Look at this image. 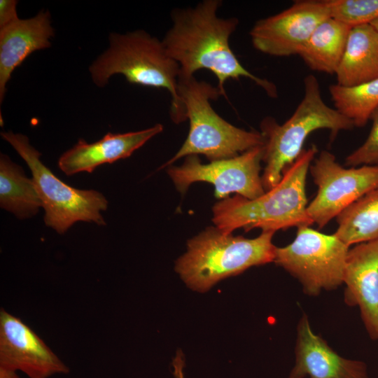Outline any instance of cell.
<instances>
[{
  "label": "cell",
  "mask_w": 378,
  "mask_h": 378,
  "mask_svg": "<svg viewBox=\"0 0 378 378\" xmlns=\"http://www.w3.org/2000/svg\"><path fill=\"white\" fill-rule=\"evenodd\" d=\"M317 152L315 145L304 149L284 171L278 184L260 197L249 200L235 195L216 202L212 208L216 227L232 234L239 228L275 232L314 224L307 213L306 179Z\"/></svg>",
  "instance_id": "obj_2"
},
{
  "label": "cell",
  "mask_w": 378,
  "mask_h": 378,
  "mask_svg": "<svg viewBox=\"0 0 378 378\" xmlns=\"http://www.w3.org/2000/svg\"><path fill=\"white\" fill-rule=\"evenodd\" d=\"M55 35L48 10L0 28V104L14 70L36 50L48 48Z\"/></svg>",
  "instance_id": "obj_16"
},
{
  "label": "cell",
  "mask_w": 378,
  "mask_h": 378,
  "mask_svg": "<svg viewBox=\"0 0 378 378\" xmlns=\"http://www.w3.org/2000/svg\"><path fill=\"white\" fill-rule=\"evenodd\" d=\"M304 89L302 99L285 122L278 124L271 117L261 122L260 132L265 140L261 178L265 191L278 184L284 171L304 150V143L311 133L326 129L334 138L339 132L354 127L349 118L325 103L315 76L308 75L304 78Z\"/></svg>",
  "instance_id": "obj_5"
},
{
  "label": "cell",
  "mask_w": 378,
  "mask_h": 378,
  "mask_svg": "<svg viewBox=\"0 0 378 378\" xmlns=\"http://www.w3.org/2000/svg\"><path fill=\"white\" fill-rule=\"evenodd\" d=\"M221 4L219 0H204L194 8L172 11V26L162 41L169 55L179 65V76L189 78L198 70H209L217 77V87L224 96L227 80L247 78L270 97H276L275 85L249 72L231 50L229 39L239 20L218 17Z\"/></svg>",
  "instance_id": "obj_1"
},
{
  "label": "cell",
  "mask_w": 378,
  "mask_h": 378,
  "mask_svg": "<svg viewBox=\"0 0 378 378\" xmlns=\"http://www.w3.org/2000/svg\"><path fill=\"white\" fill-rule=\"evenodd\" d=\"M330 16L350 27L378 18V0H326Z\"/></svg>",
  "instance_id": "obj_22"
},
{
  "label": "cell",
  "mask_w": 378,
  "mask_h": 378,
  "mask_svg": "<svg viewBox=\"0 0 378 378\" xmlns=\"http://www.w3.org/2000/svg\"><path fill=\"white\" fill-rule=\"evenodd\" d=\"M295 355L288 378H368L365 363L340 356L314 333L306 314L297 326Z\"/></svg>",
  "instance_id": "obj_13"
},
{
  "label": "cell",
  "mask_w": 378,
  "mask_h": 378,
  "mask_svg": "<svg viewBox=\"0 0 378 378\" xmlns=\"http://www.w3.org/2000/svg\"><path fill=\"white\" fill-rule=\"evenodd\" d=\"M0 205L20 219L35 216L42 202L32 178L5 155H0Z\"/></svg>",
  "instance_id": "obj_19"
},
{
  "label": "cell",
  "mask_w": 378,
  "mask_h": 378,
  "mask_svg": "<svg viewBox=\"0 0 378 378\" xmlns=\"http://www.w3.org/2000/svg\"><path fill=\"white\" fill-rule=\"evenodd\" d=\"M334 234L347 246L378 240V187L342 211Z\"/></svg>",
  "instance_id": "obj_20"
},
{
  "label": "cell",
  "mask_w": 378,
  "mask_h": 378,
  "mask_svg": "<svg viewBox=\"0 0 378 378\" xmlns=\"http://www.w3.org/2000/svg\"><path fill=\"white\" fill-rule=\"evenodd\" d=\"M173 367L175 378H184L183 372V360L181 352L177 353L173 361Z\"/></svg>",
  "instance_id": "obj_25"
},
{
  "label": "cell",
  "mask_w": 378,
  "mask_h": 378,
  "mask_svg": "<svg viewBox=\"0 0 378 378\" xmlns=\"http://www.w3.org/2000/svg\"><path fill=\"white\" fill-rule=\"evenodd\" d=\"M18 370L29 378H48L69 368L31 328L1 309L0 378H13Z\"/></svg>",
  "instance_id": "obj_12"
},
{
  "label": "cell",
  "mask_w": 378,
  "mask_h": 378,
  "mask_svg": "<svg viewBox=\"0 0 378 378\" xmlns=\"http://www.w3.org/2000/svg\"><path fill=\"white\" fill-rule=\"evenodd\" d=\"M178 94L190 122L188 136L178 151L161 168L190 155H203L210 161L235 157L265 145L260 132L247 131L229 123L212 108L210 100L222 95L217 86L194 76H178Z\"/></svg>",
  "instance_id": "obj_6"
},
{
  "label": "cell",
  "mask_w": 378,
  "mask_h": 378,
  "mask_svg": "<svg viewBox=\"0 0 378 378\" xmlns=\"http://www.w3.org/2000/svg\"><path fill=\"white\" fill-rule=\"evenodd\" d=\"M162 130V125L156 124L137 132H108L99 141L90 144L80 139L59 157L58 167L67 176L79 172L92 173L104 163L128 158Z\"/></svg>",
  "instance_id": "obj_15"
},
{
  "label": "cell",
  "mask_w": 378,
  "mask_h": 378,
  "mask_svg": "<svg viewBox=\"0 0 378 378\" xmlns=\"http://www.w3.org/2000/svg\"><path fill=\"white\" fill-rule=\"evenodd\" d=\"M335 75L337 84L344 87L378 78V32L370 24L351 29Z\"/></svg>",
  "instance_id": "obj_17"
},
{
  "label": "cell",
  "mask_w": 378,
  "mask_h": 378,
  "mask_svg": "<svg viewBox=\"0 0 378 378\" xmlns=\"http://www.w3.org/2000/svg\"><path fill=\"white\" fill-rule=\"evenodd\" d=\"M329 92L335 108L354 127H364L378 107V78L353 87L336 83L329 86Z\"/></svg>",
  "instance_id": "obj_21"
},
{
  "label": "cell",
  "mask_w": 378,
  "mask_h": 378,
  "mask_svg": "<svg viewBox=\"0 0 378 378\" xmlns=\"http://www.w3.org/2000/svg\"><path fill=\"white\" fill-rule=\"evenodd\" d=\"M370 119L372 124L367 139L346 158L345 164L350 167L378 165V107Z\"/></svg>",
  "instance_id": "obj_23"
},
{
  "label": "cell",
  "mask_w": 378,
  "mask_h": 378,
  "mask_svg": "<svg viewBox=\"0 0 378 378\" xmlns=\"http://www.w3.org/2000/svg\"><path fill=\"white\" fill-rule=\"evenodd\" d=\"M309 171L318 190L307 206V213L319 228L378 187V165L344 168L327 150L319 153Z\"/></svg>",
  "instance_id": "obj_9"
},
{
  "label": "cell",
  "mask_w": 378,
  "mask_h": 378,
  "mask_svg": "<svg viewBox=\"0 0 378 378\" xmlns=\"http://www.w3.org/2000/svg\"><path fill=\"white\" fill-rule=\"evenodd\" d=\"M263 153L264 146H261L208 164H202L197 155H190L181 166L169 167L167 173L183 194L192 183L204 181L214 186L218 200L232 192L253 200L265 192L260 175Z\"/></svg>",
  "instance_id": "obj_10"
},
{
  "label": "cell",
  "mask_w": 378,
  "mask_h": 378,
  "mask_svg": "<svg viewBox=\"0 0 378 378\" xmlns=\"http://www.w3.org/2000/svg\"><path fill=\"white\" fill-rule=\"evenodd\" d=\"M324 1H296L283 11L258 20L250 31L253 47L275 57L299 55L315 29L330 18Z\"/></svg>",
  "instance_id": "obj_11"
},
{
  "label": "cell",
  "mask_w": 378,
  "mask_h": 378,
  "mask_svg": "<svg viewBox=\"0 0 378 378\" xmlns=\"http://www.w3.org/2000/svg\"><path fill=\"white\" fill-rule=\"evenodd\" d=\"M15 378H20L18 374L15 377Z\"/></svg>",
  "instance_id": "obj_27"
},
{
  "label": "cell",
  "mask_w": 378,
  "mask_h": 378,
  "mask_svg": "<svg viewBox=\"0 0 378 378\" xmlns=\"http://www.w3.org/2000/svg\"><path fill=\"white\" fill-rule=\"evenodd\" d=\"M1 136L29 167L45 210L44 222L48 227L64 234L78 221L106 224L102 211L107 209L108 201L102 193L75 188L61 181L41 162V154L30 144L27 136L11 131L3 132Z\"/></svg>",
  "instance_id": "obj_7"
},
{
  "label": "cell",
  "mask_w": 378,
  "mask_h": 378,
  "mask_svg": "<svg viewBox=\"0 0 378 378\" xmlns=\"http://www.w3.org/2000/svg\"><path fill=\"white\" fill-rule=\"evenodd\" d=\"M343 284L345 302L359 307L368 335L378 340V240L349 250Z\"/></svg>",
  "instance_id": "obj_14"
},
{
  "label": "cell",
  "mask_w": 378,
  "mask_h": 378,
  "mask_svg": "<svg viewBox=\"0 0 378 378\" xmlns=\"http://www.w3.org/2000/svg\"><path fill=\"white\" fill-rule=\"evenodd\" d=\"M15 0L0 1V28L6 27L18 20Z\"/></svg>",
  "instance_id": "obj_24"
},
{
  "label": "cell",
  "mask_w": 378,
  "mask_h": 378,
  "mask_svg": "<svg viewBox=\"0 0 378 378\" xmlns=\"http://www.w3.org/2000/svg\"><path fill=\"white\" fill-rule=\"evenodd\" d=\"M351 27L331 17L313 31L299 54L313 71L335 74Z\"/></svg>",
  "instance_id": "obj_18"
},
{
  "label": "cell",
  "mask_w": 378,
  "mask_h": 378,
  "mask_svg": "<svg viewBox=\"0 0 378 378\" xmlns=\"http://www.w3.org/2000/svg\"><path fill=\"white\" fill-rule=\"evenodd\" d=\"M349 250L334 234L301 226L290 244L276 247L274 262L296 278L307 295L316 296L343 284Z\"/></svg>",
  "instance_id": "obj_8"
},
{
  "label": "cell",
  "mask_w": 378,
  "mask_h": 378,
  "mask_svg": "<svg viewBox=\"0 0 378 378\" xmlns=\"http://www.w3.org/2000/svg\"><path fill=\"white\" fill-rule=\"evenodd\" d=\"M274 232L262 231L257 237L245 238L209 227L188 241L187 251L175 269L192 289L206 291L226 277L253 267L274 262L276 247Z\"/></svg>",
  "instance_id": "obj_4"
},
{
  "label": "cell",
  "mask_w": 378,
  "mask_h": 378,
  "mask_svg": "<svg viewBox=\"0 0 378 378\" xmlns=\"http://www.w3.org/2000/svg\"><path fill=\"white\" fill-rule=\"evenodd\" d=\"M378 32V18H377L375 20H374L370 24Z\"/></svg>",
  "instance_id": "obj_26"
},
{
  "label": "cell",
  "mask_w": 378,
  "mask_h": 378,
  "mask_svg": "<svg viewBox=\"0 0 378 378\" xmlns=\"http://www.w3.org/2000/svg\"><path fill=\"white\" fill-rule=\"evenodd\" d=\"M89 71L98 87L105 86L112 76L121 74L130 83L167 90L172 97V121L180 123L187 120L178 94L180 66L169 55L162 41L145 31L111 33L108 48L93 62Z\"/></svg>",
  "instance_id": "obj_3"
}]
</instances>
